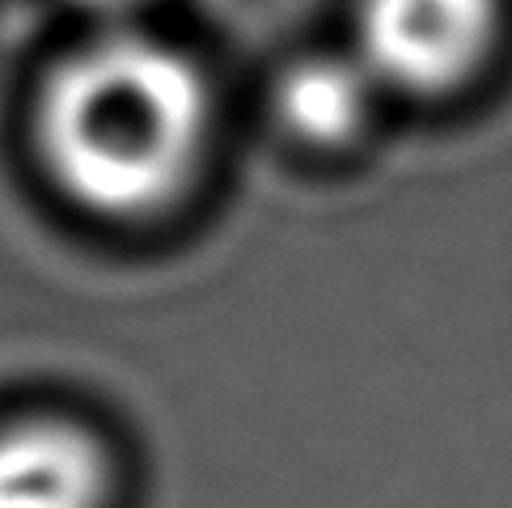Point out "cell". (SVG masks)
Segmentation results:
<instances>
[{
    "label": "cell",
    "instance_id": "2",
    "mask_svg": "<svg viewBox=\"0 0 512 508\" xmlns=\"http://www.w3.org/2000/svg\"><path fill=\"white\" fill-rule=\"evenodd\" d=\"M508 0H352L347 47L386 98L449 102L496 64Z\"/></svg>",
    "mask_w": 512,
    "mask_h": 508
},
{
    "label": "cell",
    "instance_id": "4",
    "mask_svg": "<svg viewBox=\"0 0 512 508\" xmlns=\"http://www.w3.org/2000/svg\"><path fill=\"white\" fill-rule=\"evenodd\" d=\"M386 102L390 98L352 56V47L309 51L292 60L276 81V115L288 136L322 153L352 149Z\"/></svg>",
    "mask_w": 512,
    "mask_h": 508
},
{
    "label": "cell",
    "instance_id": "5",
    "mask_svg": "<svg viewBox=\"0 0 512 508\" xmlns=\"http://www.w3.org/2000/svg\"><path fill=\"white\" fill-rule=\"evenodd\" d=\"M77 13H85L98 30H127L140 22V13L153 5V0H68Z\"/></svg>",
    "mask_w": 512,
    "mask_h": 508
},
{
    "label": "cell",
    "instance_id": "1",
    "mask_svg": "<svg viewBox=\"0 0 512 508\" xmlns=\"http://www.w3.org/2000/svg\"><path fill=\"white\" fill-rule=\"evenodd\" d=\"M212 140V89L187 51L140 26L98 30L47 72L34 144L72 204L144 221L191 191Z\"/></svg>",
    "mask_w": 512,
    "mask_h": 508
},
{
    "label": "cell",
    "instance_id": "3",
    "mask_svg": "<svg viewBox=\"0 0 512 508\" xmlns=\"http://www.w3.org/2000/svg\"><path fill=\"white\" fill-rule=\"evenodd\" d=\"M115 466L89 428L34 415L0 428V508H106Z\"/></svg>",
    "mask_w": 512,
    "mask_h": 508
}]
</instances>
